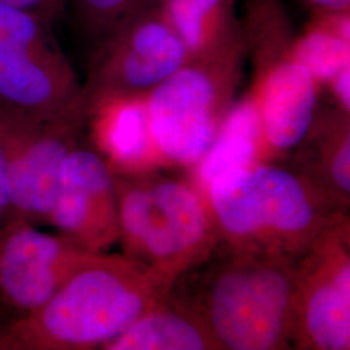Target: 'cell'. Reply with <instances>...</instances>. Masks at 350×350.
<instances>
[{"mask_svg": "<svg viewBox=\"0 0 350 350\" xmlns=\"http://www.w3.org/2000/svg\"><path fill=\"white\" fill-rule=\"evenodd\" d=\"M94 254L23 218L5 226L0 231V302L13 313L11 321L42 308Z\"/></svg>", "mask_w": 350, "mask_h": 350, "instance_id": "cell-11", "label": "cell"}, {"mask_svg": "<svg viewBox=\"0 0 350 350\" xmlns=\"http://www.w3.org/2000/svg\"><path fill=\"white\" fill-rule=\"evenodd\" d=\"M165 169L113 175L122 254L172 286L211 254L219 235L192 176L166 174Z\"/></svg>", "mask_w": 350, "mask_h": 350, "instance_id": "cell-4", "label": "cell"}, {"mask_svg": "<svg viewBox=\"0 0 350 350\" xmlns=\"http://www.w3.org/2000/svg\"><path fill=\"white\" fill-rule=\"evenodd\" d=\"M312 12L350 11V0H302Z\"/></svg>", "mask_w": 350, "mask_h": 350, "instance_id": "cell-22", "label": "cell"}, {"mask_svg": "<svg viewBox=\"0 0 350 350\" xmlns=\"http://www.w3.org/2000/svg\"><path fill=\"white\" fill-rule=\"evenodd\" d=\"M297 260L219 240L178 276L169 297L195 314L219 350L293 349Z\"/></svg>", "mask_w": 350, "mask_h": 350, "instance_id": "cell-1", "label": "cell"}, {"mask_svg": "<svg viewBox=\"0 0 350 350\" xmlns=\"http://www.w3.org/2000/svg\"><path fill=\"white\" fill-rule=\"evenodd\" d=\"M49 225L91 253H105L118 244L114 175L92 147L79 144L66 157Z\"/></svg>", "mask_w": 350, "mask_h": 350, "instance_id": "cell-12", "label": "cell"}, {"mask_svg": "<svg viewBox=\"0 0 350 350\" xmlns=\"http://www.w3.org/2000/svg\"><path fill=\"white\" fill-rule=\"evenodd\" d=\"M144 265L95 253L36 312L8 323L12 350L104 349L169 295Z\"/></svg>", "mask_w": 350, "mask_h": 350, "instance_id": "cell-2", "label": "cell"}, {"mask_svg": "<svg viewBox=\"0 0 350 350\" xmlns=\"http://www.w3.org/2000/svg\"><path fill=\"white\" fill-rule=\"evenodd\" d=\"M295 59L325 86L350 66V11L313 12L300 34L296 33Z\"/></svg>", "mask_w": 350, "mask_h": 350, "instance_id": "cell-18", "label": "cell"}, {"mask_svg": "<svg viewBox=\"0 0 350 350\" xmlns=\"http://www.w3.org/2000/svg\"><path fill=\"white\" fill-rule=\"evenodd\" d=\"M51 25L0 0V108L38 117L86 112L82 83Z\"/></svg>", "mask_w": 350, "mask_h": 350, "instance_id": "cell-7", "label": "cell"}, {"mask_svg": "<svg viewBox=\"0 0 350 350\" xmlns=\"http://www.w3.org/2000/svg\"><path fill=\"white\" fill-rule=\"evenodd\" d=\"M245 37L208 57L191 59L147 96L150 135L167 167L192 170L211 148L235 101Z\"/></svg>", "mask_w": 350, "mask_h": 350, "instance_id": "cell-6", "label": "cell"}, {"mask_svg": "<svg viewBox=\"0 0 350 350\" xmlns=\"http://www.w3.org/2000/svg\"><path fill=\"white\" fill-rule=\"evenodd\" d=\"M16 218H20V217L17 215L13 206L7 165H5L4 153L0 146V231Z\"/></svg>", "mask_w": 350, "mask_h": 350, "instance_id": "cell-20", "label": "cell"}, {"mask_svg": "<svg viewBox=\"0 0 350 350\" xmlns=\"http://www.w3.org/2000/svg\"><path fill=\"white\" fill-rule=\"evenodd\" d=\"M336 101V107L350 113V66L341 70L325 85Z\"/></svg>", "mask_w": 350, "mask_h": 350, "instance_id": "cell-21", "label": "cell"}, {"mask_svg": "<svg viewBox=\"0 0 350 350\" xmlns=\"http://www.w3.org/2000/svg\"><path fill=\"white\" fill-rule=\"evenodd\" d=\"M0 350H12L8 336V323L3 322H0Z\"/></svg>", "mask_w": 350, "mask_h": 350, "instance_id": "cell-23", "label": "cell"}, {"mask_svg": "<svg viewBox=\"0 0 350 350\" xmlns=\"http://www.w3.org/2000/svg\"><path fill=\"white\" fill-rule=\"evenodd\" d=\"M289 166L313 182L344 212L350 204V113L335 108L318 111Z\"/></svg>", "mask_w": 350, "mask_h": 350, "instance_id": "cell-14", "label": "cell"}, {"mask_svg": "<svg viewBox=\"0 0 350 350\" xmlns=\"http://www.w3.org/2000/svg\"><path fill=\"white\" fill-rule=\"evenodd\" d=\"M79 26L94 44L140 13L159 8L163 0H69Z\"/></svg>", "mask_w": 350, "mask_h": 350, "instance_id": "cell-19", "label": "cell"}, {"mask_svg": "<svg viewBox=\"0 0 350 350\" xmlns=\"http://www.w3.org/2000/svg\"><path fill=\"white\" fill-rule=\"evenodd\" d=\"M238 0H163L160 10L191 59L208 57L244 39Z\"/></svg>", "mask_w": 350, "mask_h": 350, "instance_id": "cell-16", "label": "cell"}, {"mask_svg": "<svg viewBox=\"0 0 350 350\" xmlns=\"http://www.w3.org/2000/svg\"><path fill=\"white\" fill-rule=\"evenodd\" d=\"M262 146L258 107L250 88L234 101L219 126L211 148L191 170L196 186L205 193L219 175L260 163Z\"/></svg>", "mask_w": 350, "mask_h": 350, "instance_id": "cell-15", "label": "cell"}, {"mask_svg": "<svg viewBox=\"0 0 350 350\" xmlns=\"http://www.w3.org/2000/svg\"><path fill=\"white\" fill-rule=\"evenodd\" d=\"M293 349H350V222L297 260Z\"/></svg>", "mask_w": 350, "mask_h": 350, "instance_id": "cell-10", "label": "cell"}, {"mask_svg": "<svg viewBox=\"0 0 350 350\" xmlns=\"http://www.w3.org/2000/svg\"><path fill=\"white\" fill-rule=\"evenodd\" d=\"M91 147L113 174L167 167L150 135L147 96H105L86 107Z\"/></svg>", "mask_w": 350, "mask_h": 350, "instance_id": "cell-13", "label": "cell"}, {"mask_svg": "<svg viewBox=\"0 0 350 350\" xmlns=\"http://www.w3.org/2000/svg\"><path fill=\"white\" fill-rule=\"evenodd\" d=\"M103 350H219L200 319L167 297Z\"/></svg>", "mask_w": 350, "mask_h": 350, "instance_id": "cell-17", "label": "cell"}, {"mask_svg": "<svg viewBox=\"0 0 350 350\" xmlns=\"http://www.w3.org/2000/svg\"><path fill=\"white\" fill-rule=\"evenodd\" d=\"M205 196L219 240L292 260L349 224V213L283 163H256L219 175Z\"/></svg>", "mask_w": 350, "mask_h": 350, "instance_id": "cell-3", "label": "cell"}, {"mask_svg": "<svg viewBox=\"0 0 350 350\" xmlns=\"http://www.w3.org/2000/svg\"><path fill=\"white\" fill-rule=\"evenodd\" d=\"M243 30L254 66L250 90L261 121L260 163H279L310 131L322 86L293 56L296 33L282 0H247Z\"/></svg>", "mask_w": 350, "mask_h": 350, "instance_id": "cell-5", "label": "cell"}, {"mask_svg": "<svg viewBox=\"0 0 350 350\" xmlns=\"http://www.w3.org/2000/svg\"><path fill=\"white\" fill-rule=\"evenodd\" d=\"M86 134L82 109L38 117L0 108V146L13 206L33 225H49L59 193L63 165Z\"/></svg>", "mask_w": 350, "mask_h": 350, "instance_id": "cell-8", "label": "cell"}, {"mask_svg": "<svg viewBox=\"0 0 350 350\" xmlns=\"http://www.w3.org/2000/svg\"><path fill=\"white\" fill-rule=\"evenodd\" d=\"M189 60L160 7L140 13L95 43L82 85L85 109L105 96H148Z\"/></svg>", "mask_w": 350, "mask_h": 350, "instance_id": "cell-9", "label": "cell"}]
</instances>
